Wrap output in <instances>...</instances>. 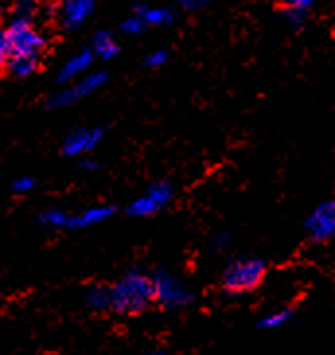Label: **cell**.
<instances>
[{
	"label": "cell",
	"instance_id": "obj_26",
	"mask_svg": "<svg viewBox=\"0 0 335 355\" xmlns=\"http://www.w3.org/2000/svg\"><path fill=\"white\" fill-rule=\"evenodd\" d=\"M78 168L84 170V172H94V170L100 168V164H98L96 160H90V158H82V160L78 162Z\"/></svg>",
	"mask_w": 335,
	"mask_h": 355
},
{
	"label": "cell",
	"instance_id": "obj_7",
	"mask_svg": "<svg viewBox=\"0 0 335 355\" xmlns=\"http://www.w3.org/2000/svg\"><path fill=\"white\" fill-rule=\"evenodd\" d=\"M304 230L312 242H327L335 234V203L332 199L316 205L304 220Z\"/></svg>",
	"mask_w": 335,
	"mask_h": 355
},
{
	"label": "cell",
	"instance_id": "obj_15",
	"mask_svg": "<svg viewBox=\"0 0 335 355\" xmlns=\"http://www.w3.org/2000/svg\"><path fill=\"white\" fill-rule=\"evenodd\" d=\"M39 67V57L37 55H10L8 59V73L16 78H28L32 76Z\"/></svg>",
	"mask_w": 335,
	"mask_h": 355
},
{
	"label": "cell",
	"instance_id": "obj_19",
	"mask_svg": "<svg viewBox=\"0 0 335 355\" xmlns=\"http://www.w3.org/2000/svg\"><path fill=\"white\" fill-rule=\"evenodd\" d=\"M168 61H170V51H168L166 47H162V49H154V51L148 53L147 57H145V61H143V64L147 69H160Z\"/></svg>",
	"mask_w": 335,
	"mask_h": 355
},
{
	"label": "cell",
	"instance_id": "obj_24",
	"mask_svg": "<svg viewBox=\"0 0 335 355\" xmlns=\"http://www.w3.org/2000/svg\"><path fill=\"white\" fill-rule=\"evenodd\" d=\"M10 55H12L10 43H8L6 35H4V30H2V32H0V71H2V69H6Z\"/></svg>",
	"mask_w": 335,
	"mask_h": 355
},
{
	"label": "cell",
	"instance_id": "obj_12",
	"mask_svg": "<svg viewBox=\"0 0 335 355\" xmlns=\"http://www.w3.org/2000/svg\"><path fill=\"white\" fill-rule=\"evenodd\" d=\"M114 213H116V207H114V205H96V207H88V209L82 211V213L69 217V227H66V229L82 230L90 229V227H98V225H102L105 220L111 219Z\"/></svg>",
	"mask_w": 335,
	"mask_h": 355
},
{
	"label": "cell",
	"instance_id": "obj_5",
	"mask_svg": "<svg viewBox=\"0 0 335 355\" xmlns=\"http://www.w3.org/2000/svg\"><path fill=\"white\" fill-rule=\"evenodd\" d=\"M176 196L174 186L168 180H158L154 184H150L138 198L129 205L127 213L131 217H152L160 211H164L172 203V199Z\"/></svg>",
	"mask_w": 335,
	"mask_h": 355
},
{
	"label": "cell",
	"instance_id": "obj_4",
	"mask_svg": "<svg viewBox=\"0 0 335 355\" xmlns=\"http://www.w3.org/2000/svg\"><path fill=\"white\" fill-rule=\"evenodd\" d=\"M107 80H109V74L105 73V71H92V73H88L82 78H78L71 86L59 90L57 94H53L45 102V107L51 110V112H59V110H64V107H71L76 102H80L84 98L98 92L100 88H104Z\"/></svg>",
	"mask_w": 335,
	"mask_h": 355
},
{
	"label": "cell",
	"instance_id": "obj_25",
	"mask_svg": "<svg viewBox=\"0 0 335 355\" xmlns=\"http://www.w3.org/2000/svg\"><path fill=\"white\" fill-rule=\"evenodd\" d=\"M203 6H207V2H203V0H181V8H185L189 12L201 10Z\"/></svg>",
	"mask_w": 335,
	"mask_h": 355
},
{
	"label": "cell",
	"instance_id": "obj_2",
	"mask_svg": "<svg viewBox=\"0 0 335 355\" xmlns=\"http://www.w3.org/2000/svg\"><path fill=\"white\" fill-rule=\"evenodd\" d=\"M267 275V260L260 256H234L220 277L222 289L228 297H242L255 291Z\"/></svg>",
	"mask_w": 335,
	"mask_h": 355
},
{
	"label": "cell",
	"instance_id": "obj_11",
	"mask_svg": "<svg viewBox=\"0 0 335 355\" xmlns=\"http://www.w3.org/2000/svg\"><path fill=\"white\" fill-rule=\"evenodd\" d=\"M133 14L136 18H141L145 26H154V28H168L172 26L176 18H178V12L170 6H148V4H135L133 6Z\"/></svg>",
	"mask_w": 335,
	"mask_h": 355
},
{
	"label": "cell",
	"instance_id": "obj_3",
	"mask_svg": "<svg viewBox=\"0 0 335 355\" xmlns=\"http://www.w3.org/2000/svg\"><path fill=\"white\" fill-rule=\"evenodd\" d=\"M150 279H152V289H154V303L166 311H181L195 299L193 293L164 268H158L156 272L150 275Z\"/></svg>",
	"mask_w": 335,
	"mask_h": 355
},
{
	"label": "cell",
	"instance_id": "obj_27",
	"mask_svg": "<svg viewBox=\"0 0 335 355\" xmlns=\"http://www.w3.org/2000/svg\"><path fill=\"white\" fill-rule=\"evenodd\" d=\"M145 355H170L168 352H160V349H156V352H148V354Z\"/></svg>",
	"mask_w": 335,
	"mask_h": 355
},
{
	"label": "cell",
	"instance_id": "obj_22",
	"mask_svg": "<svg viewBox=\"0 0 335 355\" xmlns=\"http://www.w3.org/2000/svg\"><path fill=\"white\" fill-rule=\"evenodd\" d=\"M145 30H147V26L143 24L141 18H136L135 14L129 16V18L123 20V24H121V32L127 33V35H138V33H143Z\"/></svg>",
	"mask_w": 335,
	"mask_h": 355
},
{
	"label": "cell",
	"instance_id": "obj_8",
	"mask_svg": "<svg viewBox=\"0 0 335 355\" xmlns=\"http://www.w3.org/2000/svg\"><path fill=\"white\" fill-rule=\"evenodd\" d=\"M104 139L102 127H76L63 141V155L69 158L84 157L92 153Z\"/></svg>",
	"mask_w": 335,
	"mask_h": 355
},
{
	"label": "cell",
	"instance_id": "obj_17",
	"mask_svg": "<svg viewBox=\"0 0 335 355\" xmlns=\"http://www.w3.org/2000/svg\"><path fill=\"white\" fill-rule=\"evenodd\" d=\"M293 318V309H281V311H275V313L265 314L263 318H260L257 328H262V330H279V328H283V326L291 322Z\"/></svg>",
	"mask_w": 335,
	"mask_h": 355
},
{
	"label": "cell",
	"instance_id": "obj_1",
	"mask_svg": "<svg viewBox=\"0 0 335 355\" xmlns=\"http://www.w3.org/2000/svg\"><path fill=\"white\" fill-rule=\"evenodd\" d=\"M154 303L152 279L141 270L129 272L114 285H109V311L116 314L135 316Z\"/></svg>",
	"mask_w": 335,
	"mask_h": 355
},
{
	"label": "cell",
	"instance_id": "obj_16",
	"mask_svg": "<svg viewBox=\"0 0 335 355\" xmlns=\"http://www.w3.org/2000/svg\"><path fill=\"white\" fill-rule=\"evenodd\" d=\"M86 304L92 311H109V285L94 283L86 289Z\"/></svg>",
	"mask_w": 335,
	"mask_h": 355
},
{
	"label": "cell",
	"instance_id": "obj_13",
	"mask_svg": "<svg viewBox=\"0 0 335 355\" xmlns=\"http://www.w3.org/2000/svg\"><path fill=\"white\" fill-rule=\"evenodd\" d=\"M314 8V0H291L287 2L281 10V16L283 20L294 28V30H302L308 21V16H310V10Z\"/></svg>",
	"mask_w": 335,
	"mask_h": 355
},
{
	"label": "cell",
	"instance_id": "obj_18",
	"mask_svg": "<svg viewBox=\"0 0 335 355\" xmlns=\"http://www.w3.org/2000/svg\"><path fill=\"white\" fill-rule=\"evenodd\" d=\"M69 213L63 209H45L37 215V220L39 225H43L45 229L53 230H61L69 227Z\"/></svg>",
	"mask_w": 335,
	"mask_h": 355
},
{
	"label": "cell",
	"instance_id": "obj_23",
	"mask_svg": "<svg viewBox=\"0 0 335 355\" xmlns=\"http://www.w3.org/2000/svg\"><path fill=\"white\" fill-rule=\"evenodd\" d=\"M10 189L14 193H18V196H26V193H30V191L35 189V180L30 176L16 178V180L12 182Z\"/></svg>",
	"mask_w": 335,
	"mask_h": 355
},
{
	"label": "cell",
	"instance_id": "obj_9",
	"mask_svg": "<svg viewBox=\"0 0 335 355\" xmlns=\"http://www.w3.org/2000/svg\"><path fill=\"white\" fill-rule=\"evenodd\" d=\"M96 10L94 0H69L59 6V16H61V26L66 32L80 30L86 20L92 18Z\"/></svg>",
	"mask_w": 335,
	"mask_h": 355
},
{
	"label": "cell",
	"instance_id": "obj_20",
	"mask_svg": "<svg viewBox=\"0 0 335 355\" xmlns=\"http://www.w3.org/2000/svg\"><path fill=\"white\" fill-rule=\"evenodd\" d=\"M232 241V234L228 230H217L209 241V250L210 252H224L228 248V244Z\"/></svg>",
	"mask_w": 335,
	"mask_h": 355
},
{
	"label": "cell",
	"instance_id": "obj_14",
	"mask_svg": "<svg viewBox=\"0 0 335 355\" xmlns=\"http://www.w3.org/2000/svg\"><path fill=\"white\" fill-rule=\"evenodd\" d=\"M90 51L94 55V59L98 57V59H104V61H111V59H116L117 55H119L121 47L116 42L114 33L107 32V30H102V32L94 33Z\"/></svg>",
	"mask_w": 335,
	"mask_h": 355
},
{
	"label": "cell",
	"instance_id": "obj_6",
	"mask_svg": "<svg viewBox=\"0 0 335 355\" xmlns=\"http://www.w3.org/2000/svg\"><path fill=\"white\" fill-rule=\"evenodd\" d=\"M4 35L10 43L12 55H37L43 51L47 40L37 32L30 20H20L12 18L10 24L6 26Z\"/></svg>",
	"mask_w": 335,
	"mask_h": 355
},
{
	"label": "cell",
	"instance_id": "obj_10",
	"mask_svg": "<svg viewBox=\"0 0 335 355\" xmlns=\"http://www.w3.org/2000/svg\"><path fill=\"white\" fill-rule=\"evenodd\" d=\"M94 64V55L88 47H84L82 51L74 53L73 57H69L64 61L63 69L57 74V83L59 84H73L78 78H82L88 74V71Z\"/></svg>",
	"mask_w": 335,
	"mask_h": 355
},
{
	"label": "cell",
	"instance_id": "obj_28",
	"mask_svg": "<svg viewBox=\"0 0 335 355\" xmlns=\"http://www.w3.org/2000/svg\"><path fill=\"white\" fill-rule=\"evenodd\" d=\"M0 18H2V6H0Z\"/></svg>",
	"mask_w": 335,
	"mask_h": 355
},
{
	"label": "cell",
	"instance_id": "obj_21",
	"mask_svg": "<svg viewBox=\"0 0 335 355\" xmlns=\"http://www.w3.org/2000/svg\"><path fill=\"white\" fill-rule=\"evenodd\" d=\"M35 12H37V4L35 2H16V6H14V18H20V20H30L35 16Z\"/></svg>",
	"mask_w": 335,
	"mask_h": 355
}]
</instances>
